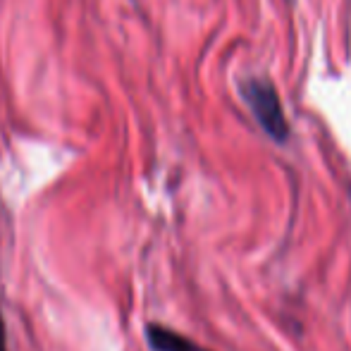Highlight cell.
Here are the masks:
<instances>
[{
    "instance_id": "cell-1",
    "label": "cell",
    "mask_w": 351,
    "mask_h": 351,
    "mask_svg": "<svg viewBox=\"0 0 351 351\" xmlns=\"http://www.w3.org/2000/svg\"><path fill=\"white\" fill-rule=\"evenodd\" d=\"M241 98L246 101V106L251 108L254 117L258 120L261 130L270 136L273 141H287L289 136V125H287L285 110H282L280 96L275 91V86L265 79L251 77L246 82H241Z\"/></svg>"
},
{
    "instance_id": "cell-2",
    "label": "cell",
    "mask_w": 351,
    "mask_h": 351,
    "mask_svg": "<svg viewBox=\"0 0 351 351\" xmlns=\"http://www.w3.org/2000/svg\"><path fill=\"white\" fill-rule=\"evenodd\" d=\"M146 342L151 351H208L199 347L196 342H191L189 337L175 332L170 328H162V325H146Z\"/></svg>"
},
{
    "instance_id": "cell-3",
    "label": "cell",
    "mask_w": 351,
    "mask_h": 351,
    "mask_svg": "<svg viewBox=\"0 0 351 351\" xmlns=\"http://www.w3.org/2000/svg\"><path fill=\"white\" fill-rule=\"evenodd\" d=\"M0 351H8V335H5L3 315H0Z\"/></svg>"
}]
</instances>
